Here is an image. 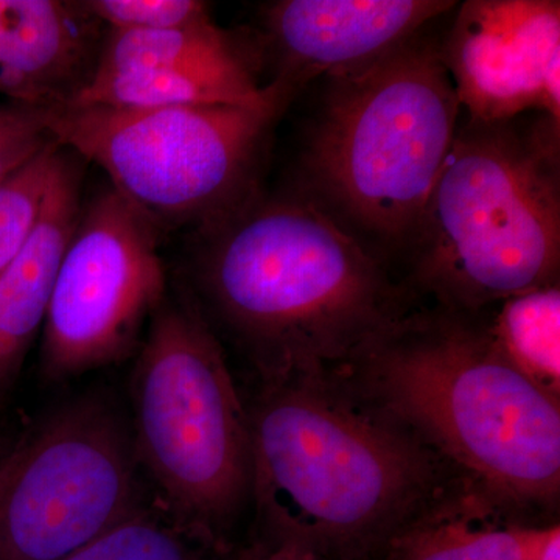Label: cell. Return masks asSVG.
Returning a JSON list of instances; mask_svg holds the SVG:
<instances>
[{
  "instance_id": "6da1fadb",
  "label": "cell",
  "mask_w": 560,
  "mask_h": 560,
  "mask_svg": "<svg viewBox=\"0 0 560 560\" xmlns=\"http://www.w3.org/2000/svg\"><path fill=\"white\" fill-rule=\"evenodd\" d=\"M191 242V293L259 383L334 374L420 305L396 271L289 191H257Z\"/></svg>"
},
{
  "instance_id": "7a4b0ae2",
  "label": "cell",
  "mask_w": 560,
  "mask_h": 560,
  "mask_svg": "<svg viewBox=\"0 0 560 560\" xmlns=\"http://www.w3.org/2000/svg\"><path fill=\"white\" fill-rule=\"evenodd\" d=\"M331 375L456 477L534 522L558 510L560 401L497 352L480 313L420 304Z\"/></svg>"
},
{
  "instance_id": "3957f363",
  "label": "cell",
  "mask_w": 560,
  "mask_h": 560,
  "mask_svg": "<svg viewBox=\"0 0 560 560\" xmlns=\"http://www.w3.org/2000/svg\"><path fill=\"white\" fill-rule=\"evenodd\" d=\"M246 407L249 500L265 548L294 545L324 560H372L456 478L335 375L259 383Z\"/></svg>"
},
{
  "instance_id": "277c9868",
  "label": "cell",
  "mask_w": 560,
  "mask_h": 560,
  "mask_svg": "<svg viewBox=\"0 0 560 560\" xmlns=\"http://www.w3.org/2000/svg\"><path fill=\"white\" fill-rule=\"evenodd\" d=\"M440 21L319 79L287 190L393 271L410 253L463 114L442 61Z\"/></svg>"
},
{
  "instance_id": "5b68a950",
  "label": "cell",
  "mask_w": 560,
  "mask_h": 560,
  "mask_svg": "<svg viewBox=\"0 0 560 560\" xmlns=\"http://www.w3.org/2000/svg\"><path fill=\"white\" fill-rule=\"evenodd\" d=\"M401 267L419 301L470 313L559 283L560 120L460 114Z\"/></svg>"
},
{
  "instance_id": "8992f818",
  "label": "cell",
  "mask_w": 560,
  "mask_h": 560,
  "mask_svg": "<svg viewBox=\"0 0 560 560\" xmlns=\"http://www.w3.org/2000/svg\"><path fill=\"white\" fill-rule=\"evenodd\" d=\"M131 374L130 433L173 517L223 551L250 493L248 407L189 285L172 287Z\"/></svg>"
},
{
  "instance_id": "52a82bcc",
  "label": "cell",
  "mask_w": 560,
  "mask_h": 560,
  "mask_svg": "<svg viewBox=\"0 0 560 560\" xmlns=\"http://www.w3.org/2000/svg\"><path fill=\"white\" fill-rule=\"evenodd\" d=\"M289 106L69 105L47 110V124L61 147L98 165L158 231L194 234L260 190L268 139Z\"/></svg>"
},
{
  "instance_id": "ba28073f",
  "label": "cell",
  "mask_w": 560,
  "mask_h": 560,
  "mask_svg": "<svg viewBox=\"0 0 560 560\" xmlns=\"http://www.w3.org/2000/svg\"><path fill=\"white\" fill-rule=\"evenodd\" d=\"M130 425L101 394L66 401L0 460V560H61L145 506Z\"/></svg>"
},
{
  "instance_id": "9c48e42d",
  "label": "cell",
  "mask_w": 560,
  "mask_h": 560,
  "mask_svg": "<svg viewBox=\"0 0 560 560\" xmlns=\"http://www.w3.org/2000/svg\"><path fill=\"white\" fill-rule=\"evenodd\" d=\"M160 237L110 186L83 206L44 320V381L68 382L138 353L168 293Z\"/></svg>"
},
{
  "instance_id": "30bf717a",
  "label": "cell",
  "mask_w": 560,
  "mask_h": 560,
  "mask_svg": "<svg viewBox=\"0 0 560 560\" xmlns=\"http://www.w3.org/2000/svg\"><path fill=\"white\" fill-rule=\"evenodd\" d=\"M453 13L441 55L464 116L544 113L560 120L558 0H469Z\"/></svg>"
},
{
  "instance_id": "8fae6325",
  "label": "cell",
  "mask_w": 560,
  "mask_h": 560,
  "mask_svg": "<svg viewBox=\"0 0 560 560\" xmlns=\"http://www.w3.org/2000/svg\"><path fill=\"white\" fill-rule=\"evenodd\" d=\"M458 3L453 0H279L253 36L270 84L296 98L329 73L355 68L418 35Z\"/></svg>"
},
{
  "instance_id": "7c38bea8",
  "label": "cell",
  "mask_w": 560,
  "mask_h": 560,
  "mask_svg": "<svg viewBox=\"0 0 560 560\" xmlns=\"http://www.w3.org/2000/svg\"><path fill=\"white\" fill-rule=\"evenodd\" d=\"M105 36L84 0H0V102L47 110L72 105Z\"/></svg>"
},
{
  "instance_id": "4fadbf2b",
  "label": "cell",
  "mask_w": 560,
  "mask_h": 560,
  "mask_svg": "<svg viewBox=\"0 0 560 560\" xmlns=\"http://www.w3.org/2000/svg\"><path fill=\"white\" fill-rule=\"evenodd\" d=\"M80 160L61 147L31 237L0 272V401L13 388L28 349L43 331L62 256L80 220Z\"/></svg>"
},
{
  "instance_id": "5bb4252c",
  "label": "cell",
  "mask_w": 560,
  "mask_h": 560,
  "mask_svg": "<svg viewBox=\"0 0 560 560\" xmlns=\"http://www.w3.org/2000/svg\"><path fill=\"white\" fill-rule=\"evenodd\" d=\"M545 525L456 477L372 560H533Z\"/></svg>"
},
{
  "instance_id": "9a60e30c",
  "label": "cell",
  "mask_w": 560,
  "mask_h": 560,
  "mask_svg": "<svg viewBox=\"0 0 560 560\" xmlns=\"http://www.w3.org/2000/svg\"><path fill=\"white\" fill-rule=\"evenodd\" d=\"M478 313L497 352L560 401L559 283L515 294Z\"/></svg>"
},
{
  "instance_id": "2e32d148",
  "label": "cell",
  "mask_w": 560,
  "mask_h": 560,
  "mask_svg": "<svg viewBox=\"0 0 560 560\" xmlns=\"http://www.w3.org/2000/svg\"><path fill=\"white\" fill-rule=\"evenodd\" d=\"M209 551L156 500L61 560H208Z\"/></svg>"
},
{
  "instance_id": "e0dca14e",
  "label": "cell",
  "mask_w": 560,
  "mask_h": 560,
  "mask_svg": "<svg viewBox=\"0 0 560 560\" xmlns=\"http://www.w3.org/2000/svg\"><path fill=\"white\" fill-rule=\"evenodd\" d=\"M60 150V143H51L0 183V272L31 237Z\"/></svg>"
},
{
  "instance_id": "ac0fdd59",
  "label": "cell",
  "mask_w": 560,
  "mask_h": 560,
  "mask_svg": "<svg viewBox=\"0 0 560 560\" xmlns=\"http://www.w3.org/2000/svg\"><path fill=\"white\" fill-rule=\"evenodd\" d=\"M106 31L156 32L212 20L200 0H84Z\"/></svg>"
},
{
  "instance_id": "d6986e66",
  "label": "cell",
  "mask_w": 560,
  "mask_h": 560,
  "mask_svg": "<svg viewBox=\"0 0 560 560\" xmlns=\"http://www.w3.org/2000/svg\"><path fill=\"white\" fill-rule=\"evenodd\" d=\"M55 142L47 109L0 102V183Z\"/></svg>"
},
{
  "instance_id": "ffe728a7",
  "label": "cell",
  "mask_w": 560,
  "mask_h": 560,
  "mask_svg": "<svg viewBox=\"0 0 560 560\" xmlns=\"http://www.w3.org/2000/svg\"><path fill=\"white\" fill-rule=\"evenodd\" d=\"M533 560H560V526L558 522L545 525Z\"/></svg>"
},
{
  "instance_id": "44dd1931",
  "label": "cell",
  "mask_w": 560,
  "mask_h": 560,
  "mask_svg": "<svg viewBox=\"0 0 560 560\" xmlns=\"http://www.w3.org/2000/svg\"><path fill=\"white\" fill-rule=\"evenodd\" d=\"M249 560H324L315 552L304 550L294 545H278V547L265 548L259 556Z\"/></svg>"
},
{
  "instance_id": "7402d4cb",
  "label": "cell",
  "mask_w": 560,
  "mask_h": 560,
  "mask_svg": "<svg viewBox=\"0 0 560 560\" xmlns=\"http://www.w3.org/2000/svg\"><path fill=\"white\" fill-rule=\"evenodd\" d=\"M10 447V444H7L5 441L0 442V460H2L3 455H5L7 448Z\"/></svg>"
},
{
  "instance_id": "603a6c76",
  "label": "cell",
  "mask_w": 560,
  "mask_h": 560,
  "mask_svg": "<svg viewBox=\"0 0 560 560\" xmlns=\"http://www.w3.org/2000/svg\"><path fill=\"white\" fill-rule=\"evenodd\" d=\"M0 442H3L2 440H0Z\"/></svg>"
}]
</instances>
